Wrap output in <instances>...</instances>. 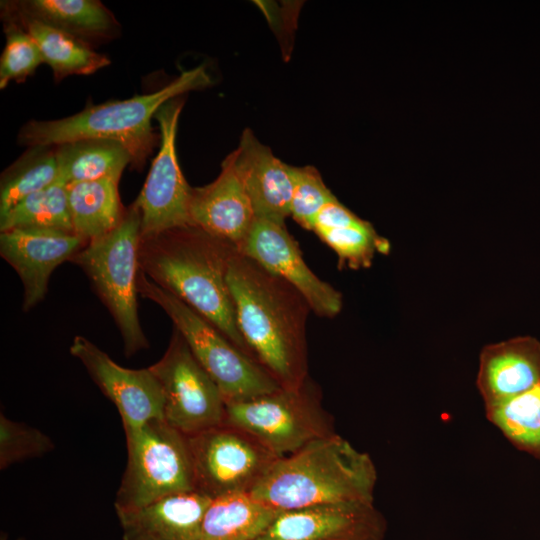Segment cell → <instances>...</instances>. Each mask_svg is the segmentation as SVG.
Instances as JSON below:
<instances>
[{
	"label": "cell",
	"mask_w": 540,
	"mask_h": 540,
	"mask_svg": "<svg viewBox=\"0 0 540 540\" xmlns=\"http://www.w3.org/2000/svg\"><path fill=\"white\" fill-rule=\"evenodd\" d=\"M229 156L256 218L285 223L293 193L292 165L277 158L249 129Z\"/></svg>",
	"instance_id": "e0dca14e"
},
{
	"label": "cell",
	"mask_w": 540,
	"mask_h": 540,
	"mask_svg": "<svg viewBox=\"0 0 540 540\" xmlns=\"http://www.w3.org/2000/svg\"><path fill=\"white\" fill-rule=\"evenodd\" d=\"M225 422L257 439L278 457L334 434L321 405L320 391L309 377L300 387L279 388L244 401L226 403Z\"/></svg>",
	"instance_id": "ba28073f"
},
{
	"label": "cell",
	"mask_w": 540,
	"mask_h": 540,
	"mask_svg": "<svg viewBox=\"0 0 540 540\" xmlns=\"http://www.w3.org/2000/svg\"><path fill=\"white\" fill-rule=\"evenodd\" d=\"M293 193L290 216L304 229L312 231L323 207L335 198L319 171L313 166H292Z\"/></svg>",
	"instance_id": "f546056e"
},
{
	"label": "cell",
	"mask_w": 540,
	"mask_h": 540,
	"mask_svg": "<svg viewBox=\"0 0 540 540\" xmlns=\"http://www.w3.org/2000/svg\"><path fill=\"white\" fill-rule=\"evenodd\" d=\"M238 252L297 289L316 315L334 318L342 310L341 292L320 279L307 266L297 241L288 232L285 223L255 218Z\"/></svg>",
	"instance_id": "7c38bea8"
},
{
	"label": "cell",
	"mask_w": 540,
	"mask_h": 540,
	"mask_svg": "<svg viewBox=\"0 0 540 540\" xmlns=\"http://www.w3.org/2000/svg\"><path fill=\"white\" fill-rule=\"evenodd\" d=\"M119 181L104 178L67 185L73 232L90 241L114 230L122 221Z\"/></svg>",
	"instance_id": "603a6c76"
},
{
	"label": "cell",
	"mask_w": 540,
	"mask_h": 540,
	"mask_svg": "<svg viewBox=\"0 0 540 540\" xmlns=\"http://www.w3.org/2000/svg\"><path fill=\"white\" fill-rule=\"evenodd\" d=\"M3 13L39 20L84 42L108 39L119 29L113 14L96 0L5 2Z\"/></svg>",
	"instance_id": "44dd1931"
},
{
	"label": "cell",
	"mask_w": 540,
	"mask_h": 540,
	"mask_svg": "<svg viewBox=\"0 0 540 540\" xmlns=\"http://www.w3.org/2000/svg\"><path fill=\"white\" fill-rule=\"evenodd\" d=\"M237 251L198 227L179 226L141 237L139 270L256 360L239 330L227 284L229 262Z\"/></svg>",
	"instance_id": "7a4b0ae2"
},
{
	"label": "cell",
	"mask_w": 540,
	"mask_h": 540,
	"mask_svg": "<svg viewBox=\"0 0 540 540\" xmlns=\"http://www.w3.org/2000/svg\"><path fill=\"white\" fill-rule=\"evenodd\" d=\"M387 523L374 502L280 511L256 540H384Z\"/></svg>",
	"instance_id": "5bb4252c"
},
{
	"label": "cell",
	"mask_w": 540,
	"mask_h": 540,
	"mask_svg": "<svg viewBox=\"0 0 540 540\" xmlns=\"http://www.w3.org/2000/svg\"><path fill=\"white\" fill-rule=\"evenodd\" d=\"M127 465L116 492V512L137 509L164 497L194 491L187 436L164 419L125 427Z\"/></svg>",
	"instance_id": "52a82bcc"
},
{
	"label": "cell",
	"mask_w": 540,
	"mask_h": 540,
	"mask_svg": "<svg viewBox=\"0 0 540 540\" xmlns=\"http://www.w3.org/2000/svg\"><path fill=\"white\" fill-rule=\"evenodd\" d=\"M371 457L336 433L279 458L250 491L278 511L324 504L374 502Z\"/></svg>",
	"instance_id": "3957f363"
},
{
	"label": "cell",
	"mask_w": 540,
	"mask_h": 540,
	"mask_svg": "<svg viewBox=\"0 0 540 540\" xmlns=\"http://www.w3.org/2000/svg\"><path fill=\"white\" fill-rule=\"evenodd\" d=\"M3 14L6 21L19 24L31 35L57 81L71 75L93 74L110 64L106 55L71 34L33 18Z\"/></svg>",
	"instance_id": "7402d4cb"
},
{
	"label": "cell",
	"mask_w": 540,
	"mask_h": 540,
	"mask_svg": "<svg viewBox=\"0 0 540 540\" xmlns=\"http://www.w3.org/2000/svg\"><path fill=\"white\" fill-rule=\"evenodd\" d=\"M486 419L518 450L540 460V383L485 408Z\"/></svg>",
	"instance_id": "4316f807"
},
{
	"label": "cell",
	"mask_w": 540,
	"mask_h": 540,
	"mask_svg": "<svg viewBox=\"0 0 540 540\" xmlns=\"http://www.w3.org/2000/svg\"><path fill=\"white\" fill-rule=\"evenodd\" d=\"M69 351L85 367L102 393L115 405L125 427L164 419V393L150 367L129 369L84 336L74 337Z\"/></svg>",
	"instance_id": "4fadbf2b"
},
{
	"label": "cell",
	"mask_w": 540,
	"mask_h": 540,
	"mask_svg": "<svg viewBox=\"0 0 540 540\" xmlns=\"http://www.w3.org/2000/svg\"><path fill=\"white\" fill-rule=\"evenodd\" d=\"M6 43L0 58V88L23 82L44 62L35 40L19 24L6 21Z\"/></svg>",
	"instance_id": "f1b7e54d"
},
{
	"label": "cell",
	"mask_w": 540,
	"mask_h": 540,
	"mask_svg": "<svg viewBox=\"0 0 540 540\" xmlns=\"http://www.w3.org/2000/svg\"><path fill=\"white\" fill-rule=\"evenodd\" d=\"M59 176L66 185L104 178L120 180L131 157L117 142L84 139L57 145Z\"/></svg>",
	"instance_id": "d4e9b609"
},
{
	"label": "cell",
	"mask_w": 540,
	"mask_h": 540,
	"mask_svg": "<svg viewBox=\"0 0 540 540\" xmlns=\"http://www.w3.org/2000/svg\"><path fill=\"white\" fill-rule=\"evenodd\" d=\"M137 290L168 315L226 403L248 400L281 388L259 362L238 349L216 326L157 286L140 270Z\"/></svg>",
	"instance_id": "8992f818"
},
{
	"label": "cell",
	"mask_w": 540,
	"mask_h": 540,
	"mask_svg": "<svg viewBox=\"0 0 540 540\" xmlns=\"http://www.w3.org/2000/svg\"><path fill=\"white\" fill-rule=\"evenodd\" d=\"M149 367L163 389V418L173 428L192 436L225 422L221 391L176 328L164 355Z\"/></svg>",
	"instance_id": "30bf717a"
},
{
	"label": "cell",
	"mask_w": 540,
	"mask_h": 540,
	"mask_svg": "<svg viewBox=\"0 0 540 540\" xmlns=\"http://www.w3.org/2000/svg\"><path fill=\"white\" fill-rule=\"evenodd\" d=\"M210 84L205 67L198 66L182 71L153 93L91 105L62 119L31 120L21 127L18 141L28 147L57 146L84 139L114 141L127 150L131 165L141 170L156 144L151 119L159 108L171 99Z\"/></svg>",
	"instance_id": "277c9868"
},
{
	"label": "cell",
	"mask_w": 540,
	"mask_h": 540,
	"mask_svg": "<svg viewBox=\"0 0 540 540\" xmlns=\"http://www.w3.org/2000/svg\"><path fill=\"white\" fill-rule=\"evenodd\" d=\"M88 243L72 232L15 228L1 231L0 255L15 270L23 289V311L42 302L54 270Z\"/></svg>",
	"instance_id": "9a60e30c"
},
{
	"label": "cell",
	"mask_w": 540,
	"mask_h": 540,
	"mask_svg": "<svg viewBox=\"0 0 540 540\" xmlns=\"http://www.w3.org/2000/svg\"><path fill=\"white\" fill-rule=\"evenodd\" d=\"M54 443L42 431L0 415V469L52 451Z\"/></svg>",
	"instance_id": "4dcf8cb0"
},
{
	"label": "cell",
	"mask_w": 540,
	"mask_h": 540,
	"mask_svg": "<svg viewBox=\"0 0 540 540\" xmlns=\"http://www.w3.org/2000/svg\"><path fill=\"white\" fill-rule=\"evenodd\" d=\"M15 228L73 232L67 185L56 182L35 192L0 216V231Z\"/></svg>",
	"instance_id": "83f0119b"
},
{
	"label": "cell",
	"mask_w": 540,
	"mask_h": 540,
	"mask_svg": "<svg viewBox=\"0 0 540 540\" xmlns=\"http://www.w3.org/2000/svg\"><path fill=\"white\" fill-rule=\"evenodd\" d=\"M182 97L171 99L155 114L160 128V147L142 190L134 201L141 213V237L189 225L192 187L187 183L176 153Z\"/></svg>",
	"instance_id": "8fae6325"
},
{
	"label": "cell",
	"mask_w": 540,
	"mask_h": 540,
	"mask_svg": "<svg viewBox=\"0 0 540 540\" xmlns=\"http://www.w3.org/2000/svg\"><path fill=\"white\" fill-rule=\"evenodd\" d=\"M195 490L211 499L250 493L280 458L226 422L187 436Z\"/></svg>",
	"instance_id": "9c48e42d"
},
{
	"label": "cell",
	"mask_w": 540,
	"mask_h": 540,
	"mask_svg": "<svg viewBox=\"0 0 540 540\" xmlns=\"http://www.w3.org/2000/svg\"><path fill=\"white\" fill-rule=\"evenodd\" d=\"M540 383V341L518 336L486 345L476 378L484 409L510 400Z\"/></svg>",
	"instance_id": "ac0fdd59"
},
{
	"label": "cell",
	"mask_w": 540,
	"mask_h": 540,
	"mask_svg": "<svg viewBox=\"0 0 540 540\" xmlns=\"http://www.w3.org/2000/svg\"><path fill=\"white\" fill-rule=\"evenodd\" d=\"M140 240L141 213L133 202L114 230L88 241L70 261L85 273L93 291L111 314L122 337L126 357L149 348L137 305Z\"/></svg>",
	"instance_id": "5b68a950"
},
{
	"label": "cell",
	"mask_w": 540,
	"mask_h": 540,
	"mask_svg": "<svg viewBox=\"0 0 540 540\" xmlns=\"http://www.w3.org/2000/svg\"><path fill=\"white\" fill-rule=\"evenodd\" d=\"M279 512L248 493L214 498L205 512L199 540H256Z\"/></svg>",
	"instance_id": "cb8c5ba5"
},
{
	"label": "cell",
	"mask_w": 540,
	"mask_h": 540,
	"mask_svg": "<svg viewBox=\"0 0 540 540\" xmlns=\"http://www.w3.org/2000/svg\"><path fill=\"white\" fill-rule=\"evenodd\" d=\"M189 225L239 248L256 218L250 199L228 155L211 183L192 187Z\"/></svg>",
	"instance_id": "2e32d148"
},
{
	"label": "cell",
	"mask_w": 540,
	"mask_h": 540,
	"mask_svg": "<svg viewBox=\"0 0 540 540\" xmlns=\"http://www.w3.org/2000/svg\"><path fill=\"white\" fill-rule=\"evenodd\" d=\"M211 498L194 490L116 512L123 540H199Z\"/></svg>",
	"instance_id": "d6986e66"
},
{
	"label": "cell",
	"mask_w": 540,
	"mask_h": 540,
	"mask_svg": "<svg viewBox=\"0 0 540 540\" xmlns=\"http://www.w3.org/2000/svg\"><path fill=\"white\" fill-rule=\"evenodd\" d=\"M312 231L338 257L339 269L369 268L376 254H388L390 242L335 197L317 215Z\"/></svg>",
	"instance_id": "ffe728a7"
},
{
	"label": "cell",
	"mask_w": 540,
	"mask_h": 540,
	"mask_svg": "<svg viewBox=\"0 0 540 540\" xmlns=\"http://www.w3.org/2000/svg\"><path fill=\"white\" fill-rule=\"evenodd\" d=\"M227 284L239 330L256 360L282 388L300 387L309 378L307 300L238 251L230 259Z\"/></svg>",
	"instance_id": "6da1fadb"
},
{
	"label": "cell",
	"mask_w": 540,
	"mask_h": 540,
	"mask_svg": "<svg viewBox=\"0 0 540 540\" xmlns=\"http://www.w3.org/2000/svg\"><path fill=\"white\" fill-rule=\"evenodd\" d=\"M55 146H33L1 174L0 216L18 202L58 181Z\"/></svg>",
	"instance_id": "484cf974"
}]
</instances>
